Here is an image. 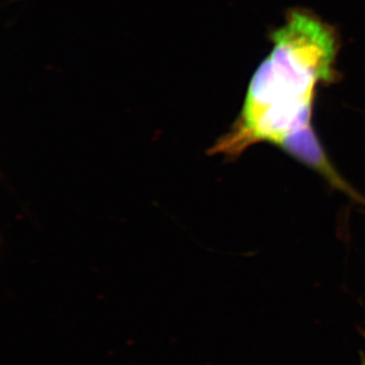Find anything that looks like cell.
Segmentation results:
<instances>
[{"label": "cell", "mask_w": 365, "mask_h": 365, "mask_svg": "<svg viewBox=\"0 0 365 365\" xmlns=\"http://www.w3.org/2000/svg\"><path fill=\"white\" fill-rule=\"evenodd\" d=\"M327 83L314 67L276 51L264 59L250 81L242 109L209 155L235 160L255 144H277L312 124L317 86Z\"/></svg>", "instance_id": "cell-1"}, {"label": "cell", "mask_w": 365, "mask_h": 365, "mask_svg": "<svg viewBox=\"0 0 365 365\" xmlns=\"http://www.w3.org/2000/svg\"><path fill=\"white\" fill-rule=\"evenodd\" d=\"M277 148L294 158L297 162L318 173L319 176L323 177L334 188L343 192L350 198L364 204V197L359 195L356 190L353 189L334 167L323 144L319 140L318 134L314 131L313 125H309L285 136L277 144Z\"/></svg>", "instance_id": "cell-2"}]
</instances>
